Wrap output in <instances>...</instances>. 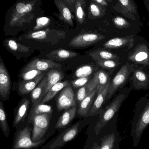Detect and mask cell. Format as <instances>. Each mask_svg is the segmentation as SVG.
Returning a JSON list of instances; mask_svg holds the SVG:
<instances>
[{
  "label": "cell",
  "instance_id": "1",
  "mask_svg": "<svg viewBox=\"0 0 149 149\" xmlns=\"http://www.w3.org/2000/svg\"><path fill=\"white\" fill-rule=\"evenodd\" d=\"M37 0H17L8 10L3 24L4 36L17 37L28 31L36 17Z\"/></svg>",
  "mask_w": 149,
  "mask_h": 149
},
{
  "label": "cell",
  "instance_id": "2",
  "mask_svg": "<svg viewBox=\"0 0 149 149\" xmlns=\"http://www.w3.org/2000/svg\"><path fill=\"white\" fill-rule=\"evenodd\" d=\"M66 34V31L49 29L36 31H29L18 36L17 40L27 46L34 42H46L51 45H55L65 38Z\"/></svg>",
  "mask_w": 149,
  "mask_h": 149
},
{
  "label": "cell",
  "instance_id": "3",
  "mask_svg": "<svg viewBox=\"0 0 149 149\" xmlns=\"http://www.w3.org/2000/svg\"><path fill=\"white\" fill-rule=\"evenodd\" d=\"M30 125L28 123L23 128L16 130L11 149H36L45 143L48 138L38 142L32 141V128Z\"/></svg>",
  "mask_w": 149,
  "mask_h": 149
},
{
  "label": "cell",
  "instance_id": "4",
  "mask_svg": "<svg viewBox=\"0 0 149 149\" xmlns=\"http://www.w3.org/2000/svg\"><path fill=\"white\" fill-rule=\"evenodd\" d=\"M149 125V102L132 123L130 136L133 139L134 148L139 145L143 134Z\"/></svg>",
  "mask_w": 149,
  "mask_h": 149
},
{
  "label": "cell",
  "instance_id": "5",
  "mask_svg": "<svg viewBox=\"0 0 149 149\" xmlns=\"http://www.w3.org/2000/svg\"><path fill=\"white\" fill-rule=\"evenodd\" d=\"M80 123L77 122L59 134L42 149H60L75 138L81 131Z\"/></svg>",
  "mask_w": 149,
  "mask_h": 149
},
{
  "label": "cell",
  "instance_id": "6",
  "mask_svg": "<svg viewBox=\"0 0 149 149\" xmlns=\"http://www.w3.org/2000/svg\"><path fill=\"white\" fill-rule=\"evenodd\" d=\"M125 97L126 95L124 94L120 95L107 107L100 117V120L95 124L94 127L95 135H98L102 129L107 124L118 112L123 101L125 100Z\"/></svg>",
  "mask_w": 149,
  "mask_h": 149
},
{
  "label": "cell",
  "instance_id": "7",
  "mask_svg": "<svg viewBox=\"0 0 149 149\" xmlns=\"http://www.w3.org/2000/svg\"><path fill=\"white\" fill-rule=\"evenodd\" d=\"M52 115V113H44L34 117L31 123L33 125L32 141L38 142L43 139L49 127Z\"/></svg>",
  "mask_w": 149,
  "mask_h": 149
},
{
  "label": "cell",
  "instance_id": "8",
  "mask_svg": "<svg viewBox=\"0 0 149 149\" xmlns=\"http://www.w3.org/2000/svg\"><path fill=\"white\" fill-rule=\"evenodd\" d=\"M22 97L14 111L13 127L16 130L23 128L28 124H26V119H28L29 113L30 101L24 96Z\"/></svg>",
  "mask_w": 149,
  "mask_h": 149
},
{
  "label": "cell",
  "instance_id": "9",
  "mask_svg": "<svg viewBox=\"0 0 149 149\" xmlns=\"http://www.w3.org/2000/svg\"><path fill=\"white\" fill-rule=\"evenodd\" d=\"M3 45L17 60L27 57L31 53V47L24 45L18 42L17 37L6 38L3 42Z\"/></svg>",
  "mask_w": 149,
  "mask_h": 149
},
{
  "label": "cell",
  "instance_id": "10",
  "mask_svg": "<svg viewBox=\"0 0 149 149\" xmlns=\"http://www.w3.org/2000/svg\"><path fill=\"white\" fill-rule=\"evenodd\" d=\"M113 8L123 16L131 20L141 22V17L138 11V6L134 0H117Z\"/></svg>",
  "mask_w": 149,
  "mask_h": 149
},
{
  "label": "cell",
  "instance_id": "11",
  "mask_svg": "<svg viewBox=\"0 0 149 149\" xmlns=\"http://www.w3.org/2000/svg\"><path fill=\"white\" fill-rule=\"evenodd\" d=\"M12 88L10 75L3 59L0 56V98L3 101L9 99Z\"/></svg>",
  "mask_w": 149,
  "mask_h": 149
},
{
  "label": "cell",
  "instance_id": "12",
  "mask_svg": "<svg viewBox=\"0 0 149 149\" xmlns=\"http://www.w3.org/2000/svg\"><path fill=\"white\" fill-rule=\"evenodd\" d=\"M105 38V36L100 34L83 33L76 36L72 39L69 45L74 48H85L101 41Z\"/></svg>",
  "mask_w": 149,
  "mask_h": 149
},
{
  "label": "cell",
  "instance_id": "13",
  "mask_svg": "<svg viewBox=\"0 0 149 149\" xmlns=\"http://www.w3.org/2000/svg\"><path fill=\"white\" fill-rule=\"evenodd\" d=\"M44 73H42L33 79L28 81L17 80L12 85V89L16 92L18 96L22 97L31 93L44 77Z\"/></svg>",
  "mask_w": 149,
  "mask_h": 149
},
{
  "label": "cell",
  "instance_id": "14",
  "mask_svg": "<svg viewBox=\"0 0 149 149\" xmlns=\"http://www.w3.org/2000/svg\"><path fill=\"white\" fill-rule=\"evenodd\" d=\"M130 72V65L127 63L121 68L120 70L117 72L111 82H110L108 93L106 98L107 100L111 98L118 88L125 84Z\"/></svg>",
  "mask_w": 149,
  "mask_h": 149
},
{
  "label": "cell",
  "instance_id": "15",
  "mask_svg": "<svg viewBox=\"0 0 149 149\" xmlns=\"http://www.w3.org/2000/svg\"><path fill=\"white\" fill-rule=\"evenodd\" d=\"M76 106L75 97L73 89L68 86L63 88L56 100L58 111L66 110Z\"/></svg>",
  "mask_w": 149,
  "mask_h": 149
},
{
  "label": "cell",
  "instance_id": "16",
  "mask_svg": "<svg viewBox=\"0 0 149 149\" xmlns=\"http://www.w3.org/2000/svg\"><path fill=\"white\" fill-rule=\"evenodd\" d=\"M129 60L136 64L149 65V51L145 44L138 45L133 51L129 54Z\"/></svg>",
  "mask_w": 149,
  "mask_h": 149
},
{
  "label": "cell",
  "instance_id": "17",
  "mask_svg": "<svg viewBox=\"0 0 149 149\" xmlns=\"http://www.w3.org/2000/svg\"><path fill=\"white\" fill-rule=\"evenodd\" d=\"M61 67L60 64L55 63L50 59L36 58L30 61L21 70H36L43 72L50 69H59Z\"/></svg>",
  "mask_w": 149,
  "mask_h": 149
},
{
  "label": "cell",
  "instance_id": "18",
  "mask_svg": "<svg viewBox=\"0 0 149 149\" xmlns=\"http://www.w3.org/2000/svg\"><path fill=\"white\" fill-rule=\"evenodd\" d=\"M134 41L133 35L115 38L105 42L103 46L104 48L109 49H118L125 47H128V49H130L134 45Z\"/></svg>",
  "mask_w": 149,
  "mask_h": 149
},
{
  "label": "cell",
  "instance_id": "19",
  "mask_svg": "<svg viewBox=\"0 0 149 149\" xmlns=\"http://www.w3.org/2000/svg\"><path fill=\"white\" fill-rule=\"evenodd\" d=\"M110 83V81H109L103 89L97 92L96 99L94 102L93 104L88 112V116H93L98 113L103 102L106 100Z\"/></svg>",
  "mask_w": 149,
  "mask_h": 149
},
{
  "label": "cell",
  "instance_id": "20",
  "mask_svg": "<svg viewBox=\"0 0 149 149\" xmlns=\"http://www.w3.org/2000/svg\"><path fill=\"white\" fill-rule=\"evenodd\" d=\"M47 84V77H44L35 89L31 93L30 98L32 102V106L40 103L43 98L44 97Z\"/></svg>",
  "mask_w": 149,
  "mask_h": 149
},
{
  "label": "cell",
  "instance_id": "21",
  "mask_svg": "<svg viewBox=\"0 0 149 149\" xmlns=\"http://www.w3.org/2000/svg\"><path fill=\"white\" fill-rule=\"evenodd\" d=\"M97 92L98 90L96 88L89 95L81 102L77 110V113L79 116L81 117H86L88 116V112L93 103L94 97Z\"/></svg>",
  "mask_w": 149,
  "mask_h": 149
},
{
  "label": "cell",
  "instance_id": "22",
  "mask_svg": "<svg viewBox=\"0 0 149 149\" xmlns=\"http://www.w3.org/2000/svg\"><path fill=\"white\" fill-rule=\"evenodd\" d=\"M121 141V138L118 132L114 131L102 138L100 149H114Z\"/></svg>",
  "mask_w": 149,
  "mask_h": 149
},
{
  "label": "cell",
  "instance_id": "23",
  "mask_svg": "<svg viewBox=\"0 0 149 149\" xmlns=\"http://www.w3.org/2000/svg\"><path fill=\"white\" fill-rule=\"evenodd\" d=\"M77 107H73L65 110L59 117L56 125V129H64L73 120L77 112Z\"/></svg>",
  "mask_w": 149,
  "mask_h": 149
},
{
  "label": "cell",
  "instance_id": "24",
  "mask_svg": "<svg viewBox=\"0 0 149 149\" xmlns=\"http://www.w3.org/2000/svg\"><path fill=\"white\" fill-rule=\"evenodd\" d=\"M59 12V18L70 26H73V16L71 11L63 0H54Z\"/></svg>",
  "mask_w": 149,
  "mask_h": 149
},
{
  "label": "cell",
  "instance_id": "25",
  "mask_svg": "<svg viewBox=\"0 0 149 149\" xmlns=\"http://www.w3.org/2000/svg\"><path fill=\"white\" fill-rule=\"evenodd\" d=\"M77 56V53L76 52L60 49L51 52L46 55V56L50 60L61 62L73 58Z\"/></svg>",
  "mask_w": 149,
  "mask_h": 149
},
{
  "label": "cell",
  "instance_id": "26",
  "mask_svg": "<svg viewBox=\"0 0 149 149\" xmlns=\"http://www.w3.org/2000/svg\"><path fill=\"white\" fill-rule=\"evenodd\" d=\"M132 79L134 86L136 89L145 88L149 82L148 75L140 70H136L134 72Z\"/></svg>",
  "mask_w": 149,
  "mask_h": 149
},
{
  "label": "cell",
  "instance_id": "27",
  "mask_svg": "<svg viewBox=\"0 0 149 149\" xmlns=\"http://www.w3.org/2000/svg\"><path fill=\"white\" fill-rule=\"evenodd\" d=\"M44 113H52L51 106L40 103L35 106H31L28 116V124H31L32 119L36 116Z\"/></svg>",
  "mask_w": 149,
  "mask_h": 149
},
{
  "label": "cell",
  "instance_id": "28",
  "mask_svg": "<svg viewBox=\"0 0 149 149\" xmlns=\"http://www.w3.org/2000/svg\"><path fill=\"white\" fill-rule=\"evenodd\" d=\"M89 56L95 62L105 60H117L119 57L114 53L102 49H97L88 53Z\"/></svg>",
  "mask_w": 149,
  "mask_h": 149
},
{
  "label": "cell",
  "instance_id": "29",
  "mask_svg": "<svg viewBox=\"0 0 149 149\" xmlns=\"http://www.w3.org/2000/svg\"><path fill=\"white\" fill-rule=\"evenodd\" d=\"M97 83L94 77L86 85L79 88L77 93V99L80 102L97 88Z\"/></svg>",
  "mask_w": 149,
  "mask_h": 149
},
{
  "label": "cell",
  "instance_id": "30",
  "mask_svg": "<svg viewBox=\"0 0 149 149\" xmlns=\"http://www.w3.org/2000/svg\"><path fill=\"white\" fill-rule=\"evenodd\" d=\"M0 128L3 135L8 138L10 134V129L8 124L7 114L4 108L3 101L0 98Z\"/></svg>",
  "mask_w": 149,
  "mask_h": 149
},
{
  "label": "cell",
  "instance_id": "31",
  "mask_svg": "<svg viewBox=\"0 0 149 149\" xmlns=\"http://www.w3.org/2000/svg\"><path fill=\"white\" fill-rule=\"evenodd\" d=\"M47 84L45 92V95L54 85L63 79L64 77L63 72L57 70H52L47 73Z\"/></svg>",
  "mask_w": 149,
  "mask_h": 149
},
{
  "label": "cell",
  "instance_id": "32",
  "mask_svg": "<svg viewBox=\"0 0 149 149\" xmlns=\"http://www.w3.org/2000/svg\"><path fill=\"white\" fill-rule=\"evenodd\" d=\"M70 85V83L68 81H65L63 82H58V83L54 85L52 87L48 92L46 93L44 97L43 98L42 100L41 101V103L45 104L46 102L52 100L54 96L58 93L59 91L64 88L65 87Z\"/></svg>",
  "mask_w": 149,
  "mask_h": 149
},
{
  "label": "cell",
  "instance_id": "33",
  "mask_svg": "<svg viewBox=\"0 0 149 149\" xmlns=\"http://www.w3.org/2000/svg\"><path fill=\"white\" fill-rule=\"evenodd\" d=\"M86 2L85 0H76L74 3V9L75 17L77 22L81 24L86 19Z\"/></svg>",
  "mask_w": 149,
  "mask_h": 149
},
{
  "label": "cell",
  "instance_id": "34",
  "mask_svg": "<svg viewBox=\"0 0 149 149\" xmlns=\"http://www.w3.org/2000/svg\"><path fill=\"white\" fill-rule=\"evenodd\" d=\"M103 6L92 1L88 7V17L91 19L100 18L106 14V9Z\"/></svg>",
  "mask_w": 149,
  "mask_h": 149
},
{
  "label": "cell",
  "instance_id": "35",
  "mask_svg": "<svg viewBox=\"0 0 149 149\" xmlns=\"http://www.w3.org/2000/svg\"><path fill=\"white\" fill-rule=\"evenodd\" d=\"M94 77L95 78L97 81L98 92L103 89L110 81L109 74L104 71L100 70L97 72L95 74Z\"/></svg>",
  "mask_w": 149,
  "mask_h": 149
},
{
  "label": "cell",
  "instance_id": "36",
  "mask_svg": "<svg viewBox=\"0 0 149 149\" xmlns=\"http://www.w3.org/2000/svg\"><path fill=\"white\" fill-rule=\"evenodd\" d=\"M43 73L41 71L36 70H21L17 74L18 79L23 81H28L33 79Z\"/></svg>",
  "mask_w": 149,
  "mask_h": 149
},
{
  "label": "cell",
  "instance_id": "37",
  "mask_svg": "<svg viewBox=\"0 0 149 149\" xmlns=\"http://www.w3.org/2000/svg\"><path fill=\"white\" fill-rule=\"evenodd\" d=\"M93 72V67L90 65H85L78 68L74 75L77 78L89 77Z\"/></svg>",
  "mask_w": 149,
  "mask_h": 149
},
{
  "label": "cell",
  "instance_id": "38",
  "mask_svg": "<svg viewBox=\"0 0 149 149\" xmlns=\"http://www.w3.org/2000/svg\"><path fill=\"white\" fill-rule=\"evenodd\" d=\"M50 22V18L45 17H38L36 20V24L31 31H36L40 30L42 28H45L48 26Z\"/></svg>",
  "mask_w": 149,
  "mask_h": 149
},
{
  "label": "cell",
  "instance_id": "39",
  "mask_svg": "<svg viewBox=\"0 0 149 149\" xmlns=\"http://www.w3.org/2000/svg\"><path fill=\"white\" fill-rule=\"evenodd\" d=\"M96 63L104 69H110L115 68L120 64L119 62L114 60H105L97 61Z\"/></svg>",
  "mask_w": 149,
  "mask_h": 149
},
{
  "label": "cell",
  "instance_id": "40",
  "mask_svg": "<svg viewBox=\"0 0 149 149\" xmlns=\"http://www.w3.org/2000/svg\"><path fill=\"white\" fill-rule=\"evenodd\" d=\"M89 80V77L78 78L72 81V84L75 88H80L86 85Z\"/></svg>",
  "mask_w": 149,
  "mask_h": 149
},
{
  "label": "cell",
  "instance_id": "41",
  "mask_svg": "<svg viewBox=\"0 0 149 149\" xmlns=\"http://www.w3.org/2000/svg\"><path fill=\"white\" fill-rule=\"evenodd\" d=\"M63 1L69 8L71 12H74V4L72 2V0H63Z\"/></svg>",
  "mask_w": 149,
  "mask_h": 149
},
{
  "label": "cell",
  "instance_id": "42",
  "mask_svg": "<svg viewBox=\"0 0 149 149\" xmlns=\"http://www.w3.org/2000/svg\"><path fill=\"white\" fill-rule=\"evenodd\" d=\"M93 1L103 7H107L108 6V4L105 0H93Z\"/></svg>",
  "mask_w": 149,
  "mask_h": 149
},
{
  "label": "cell",
  "instance_id": "43",
  "mask_svg": "<svg viewBox=\"0 0 149 149\" xmlns=\"http://www.w3.org/2000/svg\"><path fill=\"white\" fill-rule=\"evenodd\" d=\"M143 3L149 14V0H143Z\"/></svg>",
  "mask_w": 149,
  "mask_h": 149
},
{
  "label": "cell",
  "instance_id": "44",
  "mask_svg": "<svg viewBox=\"0 0 149 149\" xmlns=\"http://www.w3.org/2000/svg\"><path fill=\"white\" fill-rule=\"evenodd\" d=\"M100 146H99L98 143H95L91 149H100Z\"/></svg>",
  "mask_w": 149,
  "mask_h": 149
},
{
  "label": "cell",
  "instance_id": "45",
  "mask_svg": "<svg viewBox=\"0 0 149 149\" xmlns=\"http://www.w3.org/2000/svg\"><path fill=\"white\" fill-rule=\"evenodd\" d=\"M113 149H120V146H119V144H118V145H116V146Z\"/></svg>",
  "mask_w": 149,
  "mask_h": 149
},
{
  "label": "cell",
  "instance_id": "46",
  "mask_svg": "<svg viewBox=\"0 0 149 149\" xmlns=\"http://www.w3.org/2000/svg\"><path fill=\"white\" fill-rule=\"evenodd\" d=\"M76 0H72V2H73V4H74V3H75V1Z\"/></svg>",
  "mask_w": 149,
  "mask_h": 149
},
{
  "label": "cell",
  "instance_id": "47",
  "mask_svg": "<svg viewBox=\"0 0 149 149\" xmlns=\"http://www.w3.org/2000/svg\"><path fill=\"white\" fill-rule=\"evenodd\" d=\"M107 1L109 2H111L112 1H113V0H107Z\"/></svg>",
  "mask_w": 149,
  "mask_h": 149
}]
</instances>
